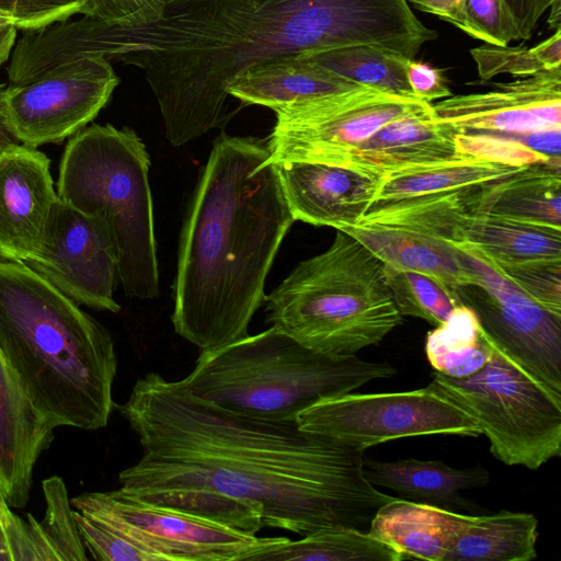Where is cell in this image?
<instances>
[{
  "mask_svg": "<svg viewBox=\"0 0 561 561\" xmlns=\"http://www.w3.org/2000/svg\"><path fill=\"white\" fill-rule=\"evenodd\" d=\"M142 455L123 470L126 490L218 492L262 507L263 527L305 536L328 527L368 531L394 499L370 484L364 451L277 422L238 414L157 373L137 379L115 405Z\"/></svg>",
  "mask_w": 561,
  "mask_h": 561,
  "instance_id": "6da1fadb",
  "label": "cell"
},
{
  "mask_svg": "<svg viewBox=\"0 0 561 561\" xmlns=\"http://www.w3.org/2000/svg\"><path fill=\"white\" fill-rule=\"evenodd\" d=\"M92 37L95 56L141 70L183 146L232 118L227 87L255 64L359 44L413 59L437 32L407 0H165L159 21L95 20Z\"/></svg>",
  "mask_w": 561,
  "mask_h": 561,
  "instance_id": "7a4b0ae2",
  "label": "cell"
},
{
  "mask_svg": "<svg viewBox=\"0 0 561 561\" xmlns=\"http://www.w3.org/2000/svg\"><path fill=\"white\" fill-rule=\"evenodd\" d=\"M267 138L220 134L181 229L172 323L201 352L249 335L295 219Z\"/></svg>",
  "mask_w": 561,
  "mask_h": 561,
  "instance_id": "3957f363",
  "label": "cell"
},
{
  "mask_svg": "<svg viewBox=\"0 0 561 561\" xmlns=\"http://www.w3.org/2000/svg\"><path fill=\"white\" fill-rule=\"evenodd\" d=\"M0 350L55 428L107 425L117 371L111 334L25 263L2 259Z\"/></svg>",
  "mask_w": 561,
  "mask_h": 561,
  "instance_id": "277c9868",
  "label": "cell"
},
{
  "mask_svg": "<svg viewBox=\"0 0 561 561\" xmlns=\"http://www.w3.org/2000/svg\"><path fill=\"white\" fill-rule=\"evenodd\" d=\"M387 362L335 357L310 350L275 327L201 352L182 382L196 397L255 419L296 422L322 399L396 375Z\"/></svg>",
  "mask_w": 561,
  "mask_h": 561,
  "instance_id": "5b68a950",
  "label": "cell"
},
{
  "mask_svg": "<svg viewBox=\"0 0 561 561\" xmlns=\"http://www.w3.org/2000/svg\"><path fill=\"white\" fill-rule=\"evenodd\" d=\"M264 304L266 323L335 357L356 356L403 322L383 263L342 230L324 252L300 262Z\"/></svg>",
  "mask_w": 561,
  "mask_h": 561,
  "instance_id": "8992f818",
  "label": "cell"
},
{
  "mask_svg": "<svg viewBox=\"0 0 561 561\" xmlns=\"http://www.w3.org/2000/svg\"><path fill=\"white\" fill-rule=\"evenodd\" d=\"M150 157L129 127L93 124L70 137L59 164L57 196L103 217L117 247V277L127 296L159 294V266L149 185Z\"/></svg>",
  "mask_w": 561,
  "mask_h": 561,
  "instance_id": "52a82bcc",
  "label": "cell"
},
{
  "mask_svg": "<svg viewBox=\"0 0 561 561\" xmlns=\"http://www.w3.org/2000/svg\"><path fill=\"white\" fill-rule=\"evenodd\" d=\"M491 341V357L481 369L465 378L434 371L428 386L477 422L497 460L537 470L560 456L561 392Z\"/></svg>",
  "mask_w": 561,
  "mask_h": 561,
  "instance_id": "ba28073f",
  "label": "cell"
},
{
  "mask_svg": "<svg viewBox=\"0 0 561 561\" xmlns=\"http://www.w3.org/2000/svg\"><path fill=\"white\" fill-rule=\"evenodd\" d=\"M157 561H255L286 537H257L181 511L141 501L123 489L84 492L70 500Z\"/></svg>",
  "mask_w": 561,
  "mask_h": 561,
  "instance_id": "9c48e42d",
  "label": "cell"
},
{
  "mask_svg": "<svg viewBox=\"0 0 561 561\" xmlns=\"http://www.w3.org/2000/svg\"><path fill=\"white\" fill-rule=\"evenodd\" d=\"M297 425L364 451L400 438L427 435L478 437L477 422L432 387L381 393H354L322 399L297 416Z\"/></svg>",
  "mask_w": 561,
  "mask_h": 561,
  "instance_id": "30bf717a",
  "label": "cell"
},
{
  "mask_svg": "<svg viewBox=\"0 0 561 561\" xmlns=\"http://www.w3.org/2000/svg\"><path fill=\"white\" fill-rule=\"evenodd\" d=\"M432 103L369 88L317 96L273 110L268 161L335 163L348 149L385 124L426 113Z\"/></svg>",
  "mask_w": 561,
  "mask_h": 561,
  "instance_id": "8fae6325",
  "label": "cell"
},
{
  "mask_svg": "<svg viewBox=\"0 0 561 561\" xmlns=\"http://www.w3.org/2000/svg\"><path fill=\"white\" fill-rule=\"evenodd\" d=\"M119 78L108 59L60 64L0 93V125L23 145L59 144L87 127L108 103Z\"/></svg>",
  "mask_w": 561,
  "mask_h": 561,
  "instance_id": "7c38bea8",
  "label": "cell"
},
{
  "mask_svg": "<svg viewBox=\"0 0 561 561\" xmlns=\"http://www.w3.org/2000/svg\"><path fill=\"white\" fill-rule=\"evenodd\" d=\"M456 245V244H455ZM459 247L478 289H459L485 333L513 359L561 392V316L550 312L506 278L479 251Z\"/></svg>",
  "mask_w": 561,
  "mask_h": 561,
  "instance_id": "4fadbf2b",
  "label": "cell"
},
{
  "mask_svg": "<svg viewBox=\"0 0 561 561\" xmlns=\"http://www.w3.org/2000/svg\"><path fill=\"white\" fill-rule=\"evenodd\" d=\"M78 305L118 312L117 247L107 221L57 198L35 254L25 263Z\"/></svg>",
  "mask_w": 561,
  "mask_h": 561,
  "instance_id": "5bb4252c",
  "label": "cell"
},
{
  "mask_svg": "<svg viewBox=\"0 0 561 561\" xmlns=\"http://www.w3.org/2000/svg\"><path fill=\"white\" fill-rule=\"evenodd\" d=\"M492 84L496 90L432 104L433 121L453 135L561 126V70Z\"/></svg>",
  "mask_w": 561,
  "mask_h": 561,
  "instance_id": "9a60e30c",
  "label": "cell"
},
{
  "mask_svg": "<svg viewBox=\"0 0 561 561\" xmlns=\"http://www.w3.org/2000/svg\"><path fill=\"white\" fill-rule=\"evenodd\" d=\"M57 198L45 153L0 145V259L26 263L35 254Z\"/></svg>",
  "mask_w": 561,
  "mask_h": 561,
  "instance_id": "2e32d148",
  "label": "cell"
},
{
  "mask_svg": "<svg viewBox=\"0 0 561 561\" xmlns=\"http://www.w3.org/2000/svg\"><path fill=\"white\" fill-rule=\"evenodd\" d=\"M291 215L313 226H356L374 201L381 173L321 162L276 164Z\"/></svg>",
  "mask_w": 561,
  "mask_h": 561,
  "instance_id": "e0dca14e",
  "label": "cell"
},
{
  "mask_svg": "<svg viewBox=\"0 0 561 561\" xmlns=\"http://www.w3.org/2000/svg\"><path fill=\"white\" fill-rule=\"evenodd\" d=\"M54 430L0 350V494L11 508L27 504L34 468L53 443Z\"/></svg>",
  "mask_w": 561,
  "mask_h": 561,
  "instance_id": "ac0fdd59",
  "label": "cell"
},
{
  "mask_svg": "<svg viewBox=\"0 0 561 561\" xmlns=\"http://www.w3.org/2000/svg\"><path fill=\"white\" fill-rule=\"evenodd\" d=\"M462 156L454 135L433 121L432 110L396 118L343 153L333 164L383 174L398 168Z\"/></svg>",
  "mask_w": 561,
  "mask_h": 561,
  "instance_id": "d6986e66",
  "label": "cell"
},
{
  "mask_svg": "<svg viewBox=\"0 0 561 561\" xmlns=\"http://www.w3.org/2000/svg\"><path fill=\"white\" fill-rule=\"evenodd\" d=\"M341 230L362 242L385 266L432 276L457 291L473 284L463 251L445 239L377 224H358Z\"/></svg>",
  "mask_w": 561,
  "mask_h": 561,
  "instance_id": "ffe728a7",
  "label": "cell"
},
{
  "mask_svg": "<svg viewBox=\"0 0 561 561\" xmlns=\"http://www.w3.org/2000/svg\"><path fill=\"white\" fill-rule=\"evenodd\" d=\"M363 472L375 488L392 490L405 500L457 512H486L460 494L463 490L489 483L490 472L480 465L456 469L440 460L405 458L382 461L364 458Z\"/></svg>",
  "mask_w": 561,
  "mask_h": 561,
  "instance_id": "44dd1931",
  "label": "cell"
},
{
  "mask_svg": "<svg viewBox=\"0 0 561 561\" xmlns=\"http://www.w3.org/2000/svg\"><path fill=\"white\" fill-rule=\"evenodd\" d=\"M468 213H481L561 228V165L536 163L469 187Z\"/></svg>",
  "mask_w": 561,
  "mask_h": 561,
  "instance_id": "7402d4cb",
  "label": "cell"
},
{
  "mask_svg": "<svg viewBox=\"0 0 561 561\" xmlns=\"http://www.w3.org/2000/svg\"><path fill=\"white\" fill-rule=\"evenodd\" d=\"M476 515L394 497L375 514L368 533L405 559L444 561L458 534Z\"/></svg>",
  "mask_w": 561,
  "mask_h": 561,
  "instance_id": "603a6c76",
  "label": "cell"
},
{
  "mask_svg": "<svg viewBox=\"0 0 561 561\" xmlns=\"http://www.w3.org/2000/svg\"><path fill=\"white\" fill-rule=\"evenodd\" d=\"M362 88L307 58L286 56L255 64L227 87L229 96L243 104L275 110L290 103Z\"/></svg>",
  "mask_w": 561,
  "mask_h": 561,
  "instance_id": "cb8c5ba5",
  "label": "cell"
},
{
  "mask_svg": "<svg viewBox=\"0 0 561 561\" xmlns=\"http://www.w3.org/2000/svg\"><path fill=\"white\" fill-rule=\"evenodd\" d=\"M451 243L472 248L496 264L561 259V228L466 209L457 218Z\"/></svg>",
  "mask_w": 561,
  "mask_h": 561,
  "instance_id": "d4e9b609",
  "label": "cell"
},
{
  "mask_svg": "<svg viewBox=\"0 0 561 561\" xmlns=\"http://www.w3.org/2000/svg\"><path fill=\"white\" fill-rule=\"evenodd\" d=\"M520 168L466 154L398 168L382 174L377 194L367 210L477 186L510 175Z\"/></svg>",
  "mask_w": 561,
  "mask_h": 561,
  "instance_id": "484cf974",
  "label": "cell"
},
{
  "mask_svg": "<svg viewBox=\"0 0 561 561\" xmlns=\"http://www.w3.org/2000/svg\"><path fill=\"white\" fill-rule=\"evenodd\" d=\"M538 520L525 512L476 515L453 541L444 561H530L536 559Z\"/></svg>",
  "mask_w": 561,
  "mask_h": 561,
  "instance_id": "4316f807",
  "label": "cell"
},
{
  "mask_svg": "<svg viewBox=\"0 0 561 561\" xmlns=\"http://www.w3.org/2000/svg\"><path fill=\"white\" fill-rule=\"evenodd\" d=\"M425 354L434 371L451 378H465L488 363L492 341L476 312L462 304L427 333Z\"/></svg>",
  "mask_w": 561,
  "mask_h": 561,
  "instance_id": "83f0119b",
  "label": "cell"
},
{
  "mask_svg": "<svg viewBox=\"0 0 561 561\" xmlns=\"http://www.w3.org/2000/svg\"><path fill=\"white\" fill-rule=\"evenodd\" d=\"M300 56L364 88L402 98H415L407 77L411 59L383 47L359 44Z\"/></svg>",
  "mask_w": 561,
  "mask_h": 561,
  "instance_id": "f1b7e54d",
  "label": "cell"
},
{
  "mask_svg": "<svg viewBox=\"0 0 561 561\" xmlns=\"http://www.w3.org/2000/svg\"><path fill=\"white\" fill-rule=\"evenodd\" d=\"M389 543L368 531L347 527L321 528L299 540L287 539L259 554L255 561H401Z\"/></svg>",
  "mask_w": 561,
  "mask_h": 561,
  "instance_id": "f546056e",
  "label": "cell"
},
{
  "mask_svg": "<svg viewBox=\"0 0 561 561\" xmlns=\"http://www.w3.org/2000/svg\"><path fill=\"white\" fill-rule=\"evenodd\" d=\"M129 495L256 535L263 528L260 504L218 492L191 489L126 490Z\"/></svg>",
  "mask_w": 561,
  "mask_h": 561,
  "instance_id": "4dcf8cb0",
  "label": "cell"
},
{
  "mask_svg": "<svg viewBox=\"0 0 561 561\" xmlns=\"http://www.w3.org/2000/svg\"><path fill=\"white\" fill-rule=\"evenodd\" d=\"M388 286L401 316L420 318L438 327L462 305L458 291L443 282L412 271L385 266Z\"/></svg>",
  "mask_w": 561,
  "mask_h": 561,
  "instance_id": "1f68e13d",
  "label": "cell"
},
{
  "mask_svg": "<svg viewBox=\"0 0 561 561\" xmlns=\"http://www.w3.org/2000/svg\"><path fill=\"white\" fill-rule=\"evenodd\" d=\"M479 77L489 80L508 73L516 78L561 70V31L535 47L484 44L470 49Z\"/></svg>",
  "mask_w": 561,
  "mask_h": 561,
  "instance_id": "d6a6232c",
  "label": "cell"
},
{
  "mask_svg": "<svg viewBox=\"0 0 561 561\" xmlns=\"http://www.w3.org/2000/svg\"><path fill=\"white\" fill-rule=\"evenodd\" d=\"M46 512L39 530L50 549L54 561H87L85 548L79 534L73 510L64 480L51 476L42 482Z\"/></svg>",
  "mask_w": 561,
  "mask_h": 561,
  "instance_id": "836d02e7",
  "label": "cell"
},
{
  "mask_svg": "<svg viewBox=\"0 0 561 561\" xmlns=\"http://www.w3.org/2000/svg\"><path fill=\"white\" fill-rule=\"evenodd\" d=\"M522 133V131H520ZM520 133L482 131L454 135L460 153L482 158L499 164L525 167L536 163L552 162L531 151L520 141Z\"/></svg>",
  "mask_w": 561,
  "mask_h": 561,
  "instance_id": "e575fe53",
  "label": "cell"
},
{
  "mask_svg": "<svg viewBox=\"0 0 561 561\" xmlns=\"http://www.w3.org/2000/svg\"><path fill=\"white\" fill-rule=\"evenodd\" d=\"M494 264L506 278L535 301L561 316V259Z\"/></svg>",
  "mask_w": 561,
  "mask_h": 561,
  "instance_id": "d590c367",
  "label": "cell"
},
{
  "mask_svg": "<svg viewBox=\"0 0 561 561\" xmlns=\"http://www.w3.org/2000/svg\"><path fill=\"white\" fill-rule=\"evenodd\" d=\"M16 515L0 494V561L49 560L37 520Z\"/></svg>",
  "mask_w": 561,
  "mask_h": 561,
  "instance_id": "8d00e7d4",
  "label": "cell"
},
{
  "mask_svg": "<svg viewBox=\"0 0 561 561\" xmlns=\"http://www.w3.org/2000/svg\"><path fill=\"white\" fill-rule=\"evenodd\" d=\"M84 548L100 561H157V558L95 518L73 510Z\"/></svg>",
  "mask_w": 561,
  "mask_h": 561,
  "instance_id": "74e56055",
  "label": "cell"
},
{
  "mask_svg": "<svg viewBox=\"0 0 561 561\" xmlns=\"http://www.w3.org/2000/svg\"><path fill=\"white\" fill-rule=\"evenodd\" d=\"M88 0H0V15L18 30L37 31L76 14H83Z\"/></svg>",
  "mask_w": 561,
  "mask_h": 561,
  "instance_id": "f35d334b",
  "label": "cell"
},
{
  "mask_svg": "<svg viewBox=\"0 0 561 561\" xmlns=\"http://www.w3.org/2000/svg\"><path fill=\"white\" fill-rule=\"evenodd\" d=\"M165 0H88L82 15L126 27L159 21Z\"/></svg>",
  "mask_w": 561,
  "mask_h": 561,
  "instance_id": "ab89813d",
  "label": "cell"
},
{
  "mask_svg": "<svg viewBox=\"0 0 561 561\" xmlns=\"http://www.w3.org/2000/svg\"><path fill=\"white\" fill-rule=\"evenodd\" d=\"M466 33L486 44L507 46L512 30L501 0H465Z\"/></svg>",
  "mask_w": 561,
  "mask_h": 561,
  "instance_id": "60d3db41",
  "label": "cell"
},
{
  "mask_svg": "<svg viewBox=\"0 0 561 561\" xmlns=\"http://www.w3.org/2000/svg\"><path fill=\"white\" fill-rule=\"evenodd\" d=\"M558 1L561 0H501L513 41L530 38L543 12Z\"/></svg>",
  "mask_w": 561,
  "mask_h": 561,
  "instance_id": "b9f144b4",
  "label": "cell"
},
{
  "mask_svg": "<svg viewBox=\"0 0 561 561\" xmlns=\"http://www.w3.org/2000/svg\"><path fill=\"white\" fill-rule=\"evenodd\" d=\"M407 77L414 96L422 101L432 103L453 95L443 71L428 64L409 60Z\"/></svg>",
  "mask_w": 561,
  "mask_h": 561,
  "instance_id": "7bdbcfd3",
  "label": "cell"
},
{
  "mask_svg": "<svg viewBox=\"0 0 561 561\" xmlns=\"http://www.w3.org/2000/svg\"><path fill=\"white\" fill-rule=\"evenodd\" d=\"M420 10L434 14L466 31L465 0H409Z\"/></svg>",
  "mask_w": 561,
  "mask_h": 561,
  "instance_id": "ee69618b",
  "label": "cell"
},
{
  "mask_svg": "<svg viewBox=\"0 0 561 561\" xmlns=\"http://www.w3.org/2000/svg\"><path fill=\"white\" fill-rule=\"evenodd\" d=\"M18 27L0 15V68L8 61L16 42Z\"/></svg>",
  "mask_w": 561,
  "mask_h": 561,
  "instance_id": "f6af8a7d",
  "label": "cell"
},
{
  "mask_svg": "<svg viewBox=\"0 0 561 561\" xmlns=\"http://www.w3.org/2000/svg\"><path fill=\"white\" fill-rule=\"evenodd\" d=\"M561 1L556 2L551 5V13L549 16L548 23L551 27H554L556 30L560 28V18H561Z\"/></svg>",
  "mask_w": 561,
  "mask_h": 561,
  "instance_id": "bcb514c9",
  "label": "cell"
},
{
  "mask_svg": "<svg viewBox=\"0 0 561 561\" xmlns=\"http://www.w3.org/2000/svg\"><path fill=\"white\" fill-rule=\"evenodd\" d=\"M2 89H3V88H2V85H0V93H1V90H2ZM7 141H8V140H7V138L3 136L2 127H1V125H0V145L4 144V142H7Z\"/></svg>",
  "mask_w": 561,
  "mask_h": 561,
  "instance_id": "7dc6e473",
  "label": "cell"
}]
</instances>
